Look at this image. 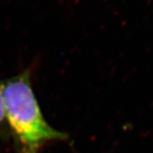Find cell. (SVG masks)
I'll use <instances>...</instances> for the list:
<instances>
[{"label":"cell","instance_id":"1","mask_svg":"<svg viewBox=\"0 0 153 153\" xmlns=\"http://www.w3.org/2000/svg\"><path fill=\"white\" fill-rule=\"evenodd\" d=\"M0 82L6 122L16 153H40L51 141L68 140V135L45 120L31 86L30 71Z\"/></svg>","mask_w":153,"mask_h":153},{"label":"cell","instance_id":"2","mask_svg":"<svg viewBox=\"0 0 153 153\" xmlns=\"http://www.w3.org/2000/svg\"><path fill=\"white\" fill-rule=\"evenodd\" d=\"M9 137H10V135H9L8 128H7V125L6 122V117H5L1 82H0V138H1L2 140H7Z\"/></svg>","mask_w":153,"mask_h":153}]
</instances>
